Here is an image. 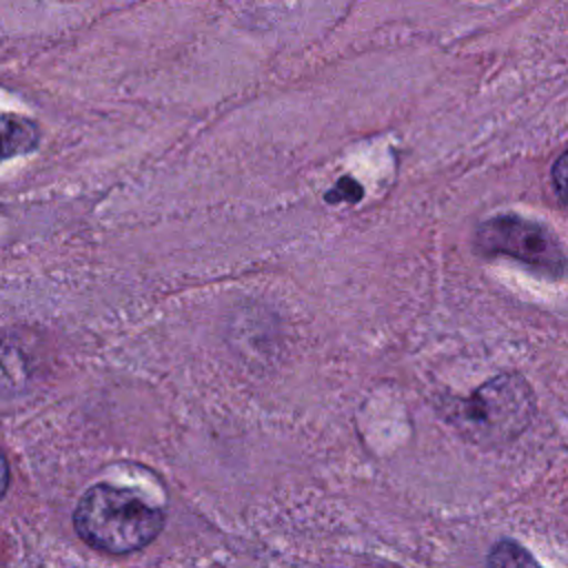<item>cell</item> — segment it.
Returning a JSON list of instances; mask_svg holds the SVG:
<instances>
[{"label":"cell","mask_w":568,"mask_h":568,"mask_svg":"<svg viewBox=\"0 0 568 568\" xmlns=\"http://www.w3.org/2000/svg\"><path fill=\"white\" fill-rule=\"evenodd\" d=\"M73 528L93 550L129 555L160 535L164 513L131 488L95 484L80 497L73 510Z\"/></svg>","instance_id":"cell-1"},{"label":"cell","mask_w":568,"mask_h":568,"mask_svg":"<svg viewBox=\"0 0 568 568\" xmlns=\"http://www.w3.org/2000/svg\"><path fill=\"white\" fill-rule=\"evenodd\" d=\"M535 413V395L519 373L490 377L466 399H459L448 419L477 446H501L519 437Z\"/></svg>","instance_id":"cell-2"},{"label":"cell","mask_w":568,"mask_h":568,"mask_svg":"<svg viewBox=\"0 0 568 568\" xmlns=\"http://www.w3.org/2000/svg\"><path fill=\"white\" fill-rule=\"evenodd\" d=\"M477 246L484 253L508 255L552 273L564 266L555 235L537 222L517 215H499L484 222L477 231Z\"/></svg>","instance_id":"cell-3"},{"label":"cell","mask_w":568,"mask_h":568,"mask_svg":"<svg viewBox=\"0 0 568 568\" xmlns=\"http://www.w3.org/2000/svg\"><path fill=\"white\" fill-rule=\"evenodd\" d=\"M36 377V355L27 337L0 333V399L24 395Z\"/></svg>","instance_id":"cell-4"},{"label":"cell","mask_w":568,"mask_h":568,"mask_svg":"<svg viewBox=\"0 0 568 568\" xmlns=\"http://www.w3.org/2000/svg\"><path fill=\"white\" fill-rule=\"evenodd\" d=\"M38 142L40 129L31 118L0 111V162L36 151Z\"/></svg>","instance_id":"cell-5"},{"label":"cell","mask_w":568,"mask_h":568,"mask_svg":"<svg viewBox=\"0 0 568 568\" xmlns=\"http://www.w3.org/2000/svg\"><path fill=\"white\" fill-rule=\"evenodd\" d=\"M490 566H530L537 564L532 555H528L521 546L515 541H499L490 555H488Z\"/></svg>","instance_id":"cell-6"},{"label":"cell","mask_w":568,"mask_h":568,"mask_svg":"<svg viewBox=\"0 0 568 568\" xmlns=\"http://www.w3.org/2000/svg\"><path fill=\"white\" fill-rule=\"evenodd\" d=\"M552 184L557 195L561 197V202L568 204V149L557 158V162L552 164Z\"/></svg>","instance_id":"cell-7"},{"label":"cell","mask_w":568,"mask_h":568,"mask_svg":"<svg viewBox=\"0 0 568 568\" xmlns=\"http://www.w3.org/2000/svg\"><path fill=\"white\" fill-rule=\"evenodd\" d=\"M9 481H11V473H9V462L4 457V453L0 450V499L4 497L7 488H9Z\"/></svg>","instance_id":"cell-8"}]
</instances>
